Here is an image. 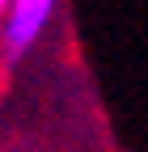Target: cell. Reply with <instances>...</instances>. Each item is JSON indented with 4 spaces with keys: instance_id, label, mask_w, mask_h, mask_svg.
<instances>
[{
    "instance_id": "1",
    "label": "cell",
    "mask_w": 148,
    "mask_h": 152,
    "mask_svg": "<svg viewBox=\"0 0 148 152\" xmlns=\"http://www.w3.org/2000/svg\"><path fill=\"white\" fill-rule=\"evenodd\" d=\"M55 4L59 0H13V9L4 17V30H0V59L4 64H17L38 42V34L47 30Z\"/></svg>"
},
{
    "instance_id": "2",
    "label": "cell",
    "mask_w": 148,
    "mask_h": 152,
    "mask_svg": "<svg viewBox=\"0 0 148 152\" xmlns=\"http://www.w3.org/2000/svg\"><path fill=\"white\" fill-rule=\"evenodd\" d=\"M9 9H13V0H0V17H9Z\"/></svg>"
}]
</instances>
